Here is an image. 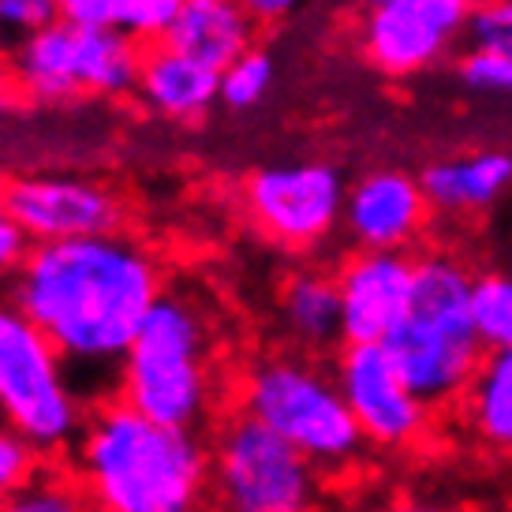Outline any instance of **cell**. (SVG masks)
<instances>
[{
    "label": "cell",
    "instance_id": "7402d4cb",
    "mask_svg": "<svg viewBox=\"0 0 512 512\" xmlns=\"http://www.w3.org/2000/svg\"><path fill=\"white\" fill-rule=\"evenodd\" d=\"M273 75H277L273 57L262 53L258 45H251L243 57H236L221 72V105L228 113H247V109L262 105V98L273 86Z\"/></svg>",
    "mask_w": 512,
    "mask_h": 512
},
{
    "label": "cell",
    "instance_id": "f546056e",
    "mask_svg": "<svg viewBox=\"0 0 512 512\" xmlns=\"http://www.w3.org/2000/svg\"><path fill=\"white\" fill-rule=\"evenodd\" d=\"M19 105H23V98H19V86H15V79H12V60L0 49V116L15 113Z\"/></svg>",
    "mask_w": 512,
    "mask_h": 512
},
{
    "label": "cell",
    "instance_id": "e0dca14e",
    "mask_svg": "<svg viewBox=\"0 0 512 512\" xmlns=\"http://www.w3.org/2000/svg\"><path fill=\"white\" fill-rule=\"evenodd\" d=\"M277 322L285 341L307 356H329L344 341V303L337 277L322 270L292 273L277 296Z\"/></svg>",
    "mask_w": 512,
    "mask_h": 512
},
{
    "label": "cell",
    "instance_id": "44dd1931",
    "mask_svg": "<svg viewBox=\"0 0 512 512\" xmlns=\"http://www.w3.org/2000/svg\"><path fill=\"white\" fill-rule=\"evenodd\" d=\"M64 460H42L27 483L15 490L4 509L12 512H79L90 505L83 483L72 468H60Z\"/></svg>",
    "mask_w": 512,
    "mask_h": 512
},
{
    "label": "cell",
    "instance_id": "277c9868",
    "mask_svg": "<svg viewBox=\"0 0 512 512\" xmlns=\"http://www.w3.org/2000/svg\"><path fill=\"white\" fill-rule=\"evenodd\" d=\"M385 348L430 408L464 397L486 356L475 326V273L445 251L419 258L412 307Z\"/></svg>",
    "mask_w": 512,
    "mask_h": 512
},
{
    "label": "cell",
    "instance_id": "9c48e42d",
    "mask_svg": "<svg viewBox=\"0 0 512 512\" xmlns=\"http://www.w3.org/2000/svg\"><path fill=\"white\" fill-rule=\"evenodd\" d=\"M475 0H382L363 12L359 49L389 79L430 72L468 38Z\"/></svg>",
    "mask_w": 512,
    "mask_h": 512
},
{
    "label": "cell",
    "instance_id": "d6986e66",
    "mask_svg": "<svg viewBox=\"0 0 512 512\" xmlns=\"http://www.w3.org/2000/svg\"><path fill=\"white\" fill-rule=\"evenodd\" d=\"M464 423L486 449L512 453V348H486L464 389Z\"/></svg>",
    "mask_w": 512,
    "mask_h": 512
},
{
    "label": "cell",
    "instance_id": "ba28073f",
    "mask_svg": "<svg viewBox=\"0 0 512 512\" xmlns=\"http://www.w3.org/2000/svg\"><path fill=\"white\" fill-rule=\"evenodd\" d=\"M348 184L329 161H277L243 180L251 225L288 251H311L344 225Z\"/></svg>",
    "mask_w": 512,
    "mask_h": 512
},
{
    "label": "cell",
    "instance_id": "2e32d148",
    "mask_svg": "<svg viewBox=\"0 0 512 512\" xmlns=\"http://www.w3.org/2000/svg\"><path fill=\"white\" fill-rule=\"evenodd\" d=\"M423 191L430 210L449 217H471L498 206L512 187L509 150H471V154L438 157L423 169Z\"/></svg>",
    "mask_w": 512,
    "mask_h": 512
},
{
    "label": "cell",
    "instance_id": "4316f807",
    "mask_svg": "<svg viewBox=\"0 0 512 512\" xmlns=\"http://www.w3.org/2000/svg\"><path fill=\"white\" fill-rule=\"evenodd\" d=\"M471 49H498L512 53V0H483L475 4V15L468 23Z\"/></svg>",
    "mask_w": 512,
    "mask_h": 512
},
{
    "label": "cell",
    "instance_id": "4fadbf2b",
    "mask_svg": "<svg viewBox=\"0 0 512 512\" xmlns=\"http://www.w3.org/2000/svg\"><path fill=\"white\" fill-rule=\"evenodd\" d=\"M427 217L423 180L404 169H370L348 187L341 228L359 251H404L423 236Z\"/></svg>",
    "mask_w": 512,
    "mask_h": 512
},
{
    "label": "cell",
    "instance_id": "8992f818",
    "mask_svg": "<svg viewBox=\"0 0 512 512\" xmlns=\"http://www.w3.org/2000/svg\"><path fill=\"white\" fill-rule=\"evenodd\" d=\"M83 397L75 393L57 344L15 299H0V415L45 456L64 460L83 434Z\"/></svg>",
    "mask_w": 512,
    "mask_h": 512
},
{
    "label": "cell",
    "instance_id": "ac0fdd59",
    "mask_svg": "<svg viewBox=\"0 0 512 512\" xmlns=\"http://www.w3.org/2000/svg\"><path fill=\"white\" fill-rule=\"evenodd\" d=\"M255 30V19L240 0H184L161 42L225 72L232 60L255 45Z\"/></svg>",
    "mask_w": 512,
    "mask_h": 512
},
{
    "label": "cell",
    "instance_id": "cb8c5ba5",
    "mask_svg": "<svg viewBox=\"0 0 512 512\" xmlns=\"http://www.w3.org/2000/svg\"><path fill=\"white\" fill-rule=\"evenodd\" d=\"M460 83L486 98L512 101V53L468 49V57L460 60Z\"/></svg>",
    "mask_w": 512,
    "mask_h": 512
},
{
    "label": "cell",
    "instance_id": "603a6c76",
    "mask_svg": "<svg viewBox=\"0 0 512 512\" xmlns=\"http://www.w3.org/2000/svg\"><path fill=\"white\" fill-rule=\"evenodd\" d=\"M475 326L486 348H512V273L475 277Z\"/></svg>",
    "mask_w": 512,
    "mask_h": 512
},
{
    "label": "cell",
    "instance_id": "4dcf8cb0",
    "mask_svg": "<svg viewBox=\"0 0 512 512\" xmlns=\"http://www.w3.org/2000/svg\"><path fill=\"white\" fill-rule=\"evenodd\" d=\"M359 4H363V12H367V8H374V4H382V0H359Z\"/></svg>",
    "mask_w": 512,
    "mask_h": 512
},
{
    "label": "cell",
    "instance_id": "52a82bcc",
    "mask_svg": "<svg viewBox=\"0 0 512 512\" xmlns=\"http://www.w3.org/2000/svg\"><path fill=\"white\" fill-rule=\"evenodd\" d=\"M210 498L232 512H303L322 498V471L277 430L236 412L210 430Z\"/></svg>",
    "mask_w": 512,
    "mask_h": 512
},
{
    "label": "cell",
    "instance_id": "7c38bea8",
    "mask_svg": "<svg viewBox=\"0 0 512 512\" xmlns=\"http://www.w3.org/2000/svg\"><path fill=\"white\" fill-rule=\"evenodd\" d=\"M344 303V341L385 344L415 296V258L404 251H359L337 273Z\"/></svg>",
    "mask_w": 512,
    "mask_h": 512
},
{
    "label": "cell",
    "instance_id": "ffe728a7",
    "mask_svg": "<svg viewBox=\"0 0 512 512\" xmlns=\"http://www.w3.org/2000/svg\"><path fill=\"white\" fill-rule=\"evenodd\" d=\"M57 4L60 19H72L83 27L124 30L143 45L161 42L184 8V0H57Z\"/></svg>",
    "mask_w": 512,
    "mask_h": 512
},
{
    "label": "cell",
    "instance_id": "9a60e30c",
    "mask_svg": "<svg viewBox=\"0 0 512 512\" xmlns=\"http://www.w3.org/2000/svg\"><path fill=\"white\" fill-rule=\"evenodd\" d=\"M8 60L23 105L60 109L86 98L79 75V23L72 19H57L38 34H30L27 42L8 53Z\"/></svg>",
    "mask_w": 512,
    "mask_h": 512
},
{
    "label": "cell",
    "instance_id": "30bf717a",
    "mask_svg": "<svg viewBox=\"0 0 512 512\" xmlns=\"http://www.w3.org/2000/svg\"><path fill=\"white\" fill-rule=\"evenodd\" d=\"M333 374L367 445L400 453L427 438L434 408L408 385L385 344H344Z\"/></svg>",
    "mask_w": 512,
    "mask_h": 512
},
{
    "label": "cell",
    "instance_id": "83f0119b",
    "mask_svg": "<svg viewBox=\"0 0 512 512\" xmlns=\"http://www.w3.org/2000/svg\"><path fill=\"white\" fill-rule=\"evenodd\" d=\"M30 236L23 232V225L15 221L12 206L4 199V187H0V285L12 281V273L23 266V258L30 255Z\"/></svg>",
    "mask_w": 512,
    "mask_h": 512
},
{
    "label": "cell",
    "instance_id": "d4e9b609",
    "mask_svg": "<svg viewBox=\"0 0 512 512\" xmlns=\"http://www.w3.org/2000/svg\"><path fill=\"white\" fill-rule=\"evenodd\" d=\"M60 19L57 0H0V49L12 53L30 34L45 30Z\"/></svg>",
    "mask_w": 512,
    "mask_h": 512
},
{
    "label": "cell",
    "instance_id": "5bb4252c",
    "mask_svg": "<svg viewBox=\"0 0 512 512\" xmlns=\"http://www.w3.org/2000/svg\"><path fill=\"white\" fill-rule=\"evenodd\" d=\"M135 98L146 105V113L161 120L199 124L221 101V72L165 42H150L143 49Z\"/></svg>",
    "mask_w": 512,
    "mask_h": 512
},
{
    "label": "cell",
    "instance_id": "484cf974",
    "mask_svg": "<svg viewBox=\"0 0 512 512\" xmlns=\"http://www.w3.org/2000/svg\"><path fill=\"white\" fill-rule=\"evenodd\" d=\"M42 460L45 456L0 415V509H4L15 490L34 475V468H38Z\"/></svg>",
    "mask_w": 512,
    "mask_h": 512
},
{
    "label": "cell",
    "instance_id": "7a4b0ae2",
    "mask_svg": "<svg viewBox=\"0 0 512 512\" xmlns=\"http://www.w3.org/2000/svg\"><path fill=\"white\" fill-rule=\"evenodd\" d=\"M64 464L94 509L191 512L210 498L214 453L206 430L157 423L109 397L86 412L83 434Z\"/></svg>",
    "mask_w": 512,
    "mask_h": 512
},
{
    "label": "cell",
    "instance_id": "6da1fadb",
    "mask_svg": "<svg viewBox=\"0 0 512 512\" xmlns=\"http://www.w3.org/2000/svg\"><path fill=\"white\" fill-rule=\"evenodd\" d=\"M165 285L154 247L120 228L34 243L8 281V299L57 344L75 393L94 408L116 397L128 348Z\"/></svg>",
    "mask_w": 512,
    "mask_h": 512
},
{
    "label": "cell",
    "instance_id": "f1b7e54d",
    "mask_svg": "<svg viewBox=\"0 0 512 512\" xmlns=\"http://www.w3.org/2000/svg\"><path fill=\"white\" fill-rule=\"evenodd\" d=\"M240 4L255 19V27H277V23L292 19L307 0H240Z\"/></svg>",
    "mask_w": 512,
    "mask_h": 512
},
{
    "label": "cell",
    "instance_id": "5b68a950",
    "mask_svg": "<svg viewBox=\"0 0 512 512\" xmlns=\"http://www.w3.org/2000/svg\"><path fill=\"white\" fill-rule=\"evenodd\" d=\"M236 408L292 441L322 475L348 471L367 445L337 374L299 348L251 359L236 385Z\"/></svg>",
    "mask_w": 512,
    "mask_h": 512
},
{
    "label": "cell",
    "instance_id": "3957f363",
    "mask_svg": "<svg viewBox=\"0 0 512 512\" xmlns=\"http://www.w3.org/2000/svg\"><path fill=\"white\" fill-rule=\"evenodd\" d=\"M116 397L169 427H214L221 404V344L217 318L202 292L165 285L128 348Z\"/></svg>",
    "mask_w": 512,
    "mask_h": 512
},
{
    "label": "cell",
    "instance_id": "8fae6325",
    "mask_svg": "<svg viewBox=\"0 0 512 512\" xmlns=\"http://www.w3.org/2000/svg\"><path fill=\"white\" fill-rule=\"evenodd\" d=\"M4 199L30 243L101 236L128 225V202L120 191L83 176H0Z\"/></svg>",
    "mask_w": 512,
    "mask_h": 512
}]
</instances>
